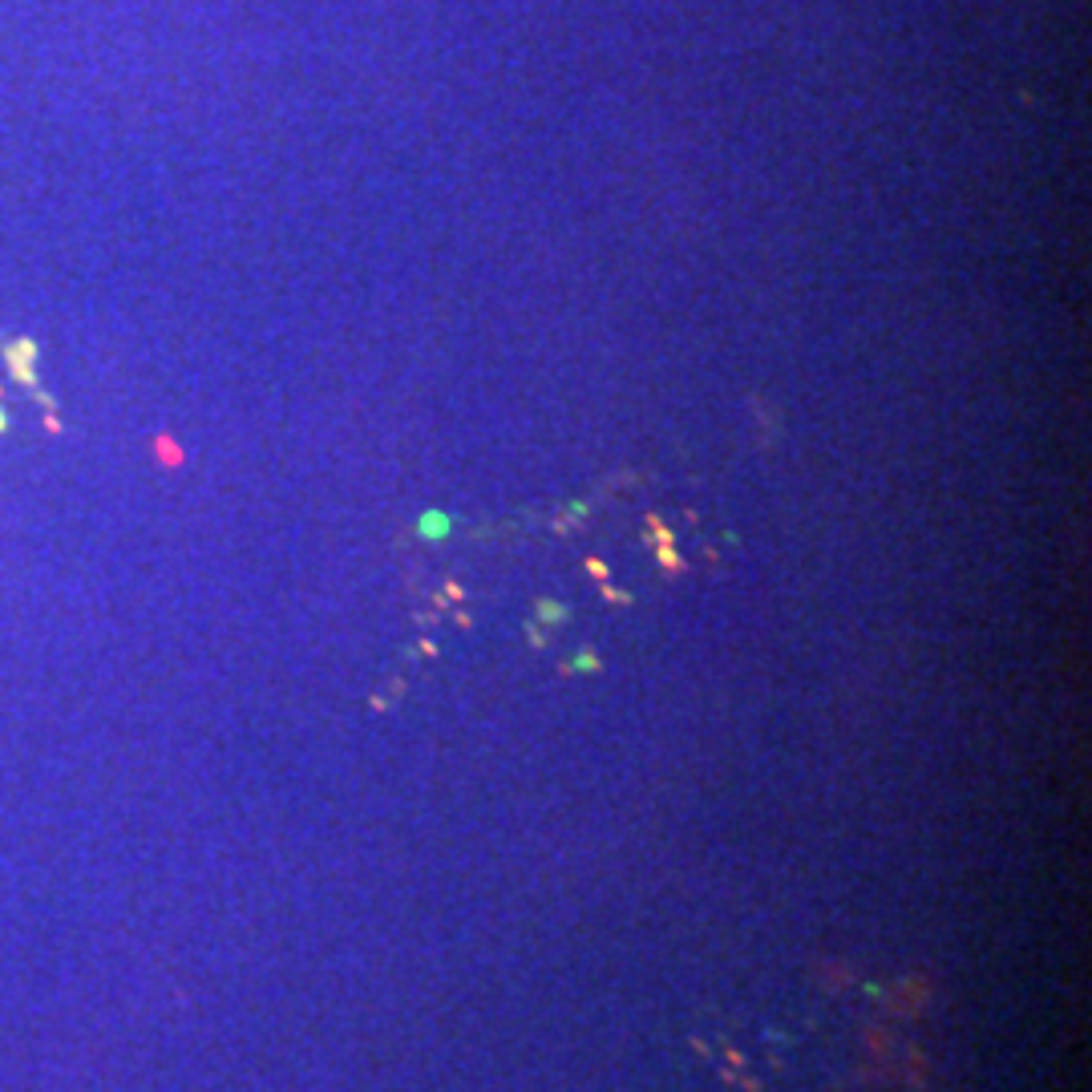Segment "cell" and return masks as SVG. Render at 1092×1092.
<instances>
[{
	"label": "cell",
	"mask_w": 1092,
	"mask_h": 1092,
	"mask_svg": "<svg viewBox=\"0 0 1092 1092\" xmlns=\"http://www.w3.org/2000/svg\"><path fill=\"white\" fill-rule=\"evenodd\" d=\"M446 530H449V523H446L442 514H425V518H421V534H425V538H446Z\"/></svg>",
	"instance_id": "1"
}]
</instances>
